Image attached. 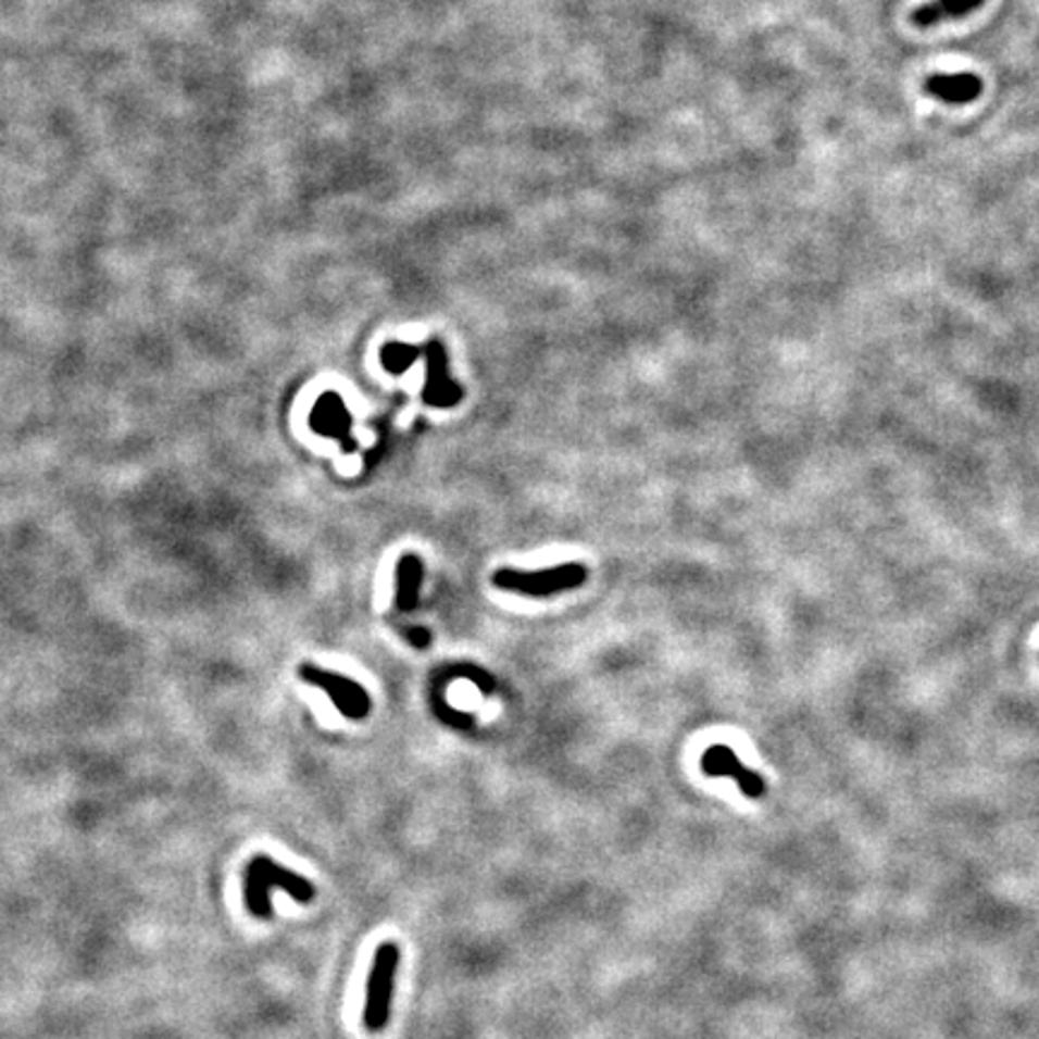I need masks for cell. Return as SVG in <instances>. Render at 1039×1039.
Listing matches in <instances>:
<instances>
[{"label": "cell", "instance_id": "cell-7", "mask_svg": "<svg viewBox=\"0 0 1039 1039\" xmlns=\"http://www.w3.org/2000/svg\"><path fill=\"white\" fill-rule=\"evenodd\" d=\"M311 426H313V431L342 440L345 446L349 443V448H352V443H354L352 436H349V428H352V416H349L340 395H335V392L323 395L318 404H315L313 414H311Z\"/></svg>", "mask_w": 1039, "mask_h": 1039}, {"label": "cell", "instance_id": "cell-8", "mask_svg": "<svg viewBox=\"0 0 1039 1039\" xmlns=\"http://www.w3.org/2000/svg\"><path fill=\"white\" fill-rule=\"evenodd\" d=\"M981 80L973 73H953V75H931L926 83V92L936 99L951 101V104H969L981 95Z\"/></svg>", "mask_w": 1039, "mask_h": 1039}, {"label": "cell", "instance_id": "cell-5", "mask_svg": "<svg viewBox=\"0 0 1039 1039\" xmlns=\"http://www.w3.org/2000/svg\"><path fill=\"white\" fill-rule=\"evenodd\" d=\"M426 359V386L422 398L431 406H455L462 400V388L448 374V354L446 347L438 340H431L424 347Z\"/></svg>", "mask_w": 1039, "mask_h": 1039}, {"label": "cell", "instance_id": "cell-3", "mask_svg": "<svg viewBox=\"0 0 1039 1039\" xmlns=\"http://www.w3.org/2000/svg\"><path fill=\"white\" fill-rule=\"evenodd\" d=\"M398 965H400V948L395 943H383L376 951L374 967H371L368 987H366L364 1025L371 1032L386 1030V1025L390 1021Z\"/></svg>", "mask_w": 1039, "mask_h": 1039}, {"label": "cell", "instance_id": "cell-12", "mask_svg": "<svg viewBox=\"0 0 1039 1039\" xmlns=\"http://www.w3.org/2000/svg\"><path fill=\"white\" fill-rule=\"evenodd\" d=\"M406 638H410L414 648H426L428 642H431V634H428L426 628H412L410 636H406Z\"/></svg>", "mask_w": 1039, "mask_h": 1039}, {"label": "cell", "instance_id": "cell-4", "mask_svg": "<svg viewBox=\"0 0 1039 1039\" xmlns=\"http://www.w3.org/2000/svg\"><path fill=\"white\" fill-rule=\"evenodd\" d=\"M301 679L323 688L330 696L335 708L349 719H364L371 710V698L356 681L335 672L318 669V666H301Z\"/></svg>", "mask_w": 1039, "mask_h": 1039}, {"label": "cell", "instance_id": "cell-6", "mask_svg": "<svg viewBox=\"0 0 1039 1039\" xmlns=\"http://www.w3.org/2000/svg\"><path fill=\"white\" fill-rule=\"evenodd\" d=\"M700 767H703V773L708 777H731V779H737V785L739 789L747 797L751 799H759L765 794V783H763V777L759 773H753L749 771L747 765H741V761L737 759V753H734L729 747H722V743H717V747H710L705 753H703V761H700Z\"/></svg>", "mask_w": 1039, "mask_h": 1039}, {"label": "cell", "instance_id": "cell-10", "mask_svg": "<svg viewBox=\"0 0 1039 1039\" xmlns=\"http://www.w3.org/2000/svg\"><path fill=\"white\" fill-rule=\"evenodd\" d=\"M985 0H934V3L924 5L919 10H914V25L919 27H931L936 22H941L943 17H963L969 15L973 10H977Z\"/></svg>", "mask_w": 1039, "mask_h": 1039}, {"label": "cell", "instance_id": "cell-1", "mask_svg": "<svg viewBox=\"0 0 1039 1039\" xmlns=\"http://www.w3.org/2000/svg\"><path fill=\"white\" fill-rule=\"evenodd\" d=\"M287 890V893L297 902H309L315 896V888L311 880L299 874L289 872V868L279 866L270 856H255V860L246 866L243 874V896L246 907L260 919L273 917V890Z\"/></svg>", "mask_w": 1039, "mask_h": 1039}, {"label": "cell", "instance_id": "cell-2", "mask_svg": "<svg viewBox=\"0 0 1039 1039\" xmlns=\"http://www.w3.org/2000/svg\"><path fill=\"white\" fill-rule=\"evenodd\" d=\"M587 578V571L580 563H563L547 571H513L503 568L493 573V585L508 592H520L527 597H551L559 592H568L580 587Z\"/></svg>", "mask_w": 1039, "mask_h": 1039}, {"label": "cell", "instance_id": "cell-11", "mask_svg": "<svg viewBox=\"0 0 1039 1039\" xmlns=\"http://www.w3.org/2000/svg\"><path fill=\"white\" fill-rule=\"evenodd\" d=\"M424 354V349L414 347V345H402V342H388L383 347L380 361L386 366L388 374L400 376L404 371H410L414 366V361Z\"/></svg>", "mask_w": 1039, "mask_h": 1039}, {"label": "cell", "instance_id": "cell-9", "mask_svg": "<svg viewBox=\"0 0 1039 1039\" xmlns=\"http://www.w3.org/2000/svg\"><path fill=\"white\" fill-rule=\"evenodd\" d=\"M424 578V566L422 561L410 553V556H402L398 563V609L402 612H412L420 602V585Z\"/></svg>", "mask_w": 1039, "mask_h": 1039}]
</instances>
